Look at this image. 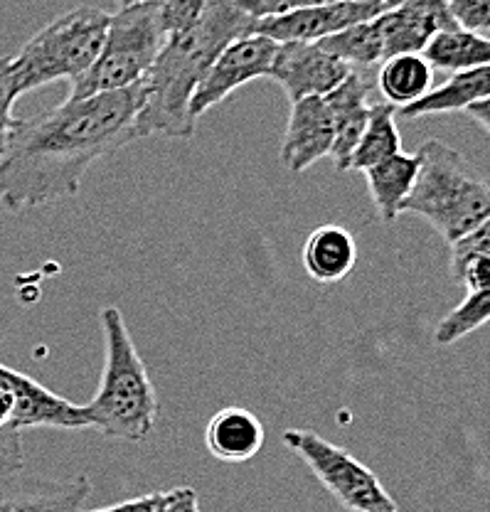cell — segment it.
<instances>
[{"instance_id":"obj_28","label":"cell","mask_w":490,"mask_h":512,"mask_svg":"<svg viewBox=\"0 0 490 512\" xmlns=\"http://www.w3.org/2000/svg\"><path fill=\"white\" fill-rule=\"evenodd\" d=\"M451 18L461 30L490 32V0H446Z\"/></svg>"},{"instance_id":"obj_5","label":"cell","mask_w":490,"mask_h":512,"mask_svg":"<svg viewBox=\"0 0 490 512\" xmlns=\"http://www.w3.org/2000/svg\"><path fill=\"white\" fill-rule=\"evenodd\" d=\"M111 13L79 5L35 32L23 50L10 57L15 92L18 96L67 79L77 82L97 62L109 30Z\"/></svg>"},{"instance_id":"obj_11","label":"cell","mask_w":490,"mask_h":512,"mask_svg":"<svg viewBox=\"0 0 490 512\" xmlns=\"http://www.w3.org/2000/svg\"><path fill=\"white\" fill-rule=\"evenodd\" d=\"M353 69L328 55L318 42H281L271 62L269 79L284 89L291 104L308 96H326Z\"/></svg>"},{"instance_id":"obj_33","label":"cell","mask_w":490,"mask_h":512,"mask_svg":"<svg viewBox=\"0 0 490 512\" xmlns=\"http://www.w3.org/2000/svg\"><path fill=\"white\" fill-rule=\"evenodd\" d=\"M466 114H468V119L476 121V124L481 126L483 131L490 133V99H486V101H478V104L468 106Z\"/></svg>"},{"instance_id":"obj_9","label":"cell","mask_w":490,"mask_h":512,"mask_svg":"<svg viewBox=\"0 0 490 512\" xmlns=\"http://www.w3.org/2000/svg\"><path fill=\"white\" fill-rule=\"evenodd\" d=\"M390 5L385 0H340V3L318 5V8L296 10L289 15L254 20L249 35H262L281 42H321L330 35L377 18Z\"/></svg>"},{"instance_id":"obj_20","label":"cell","mask_w":490,"mask_h":512,"mask_svg":"<svg viewBox=\"0 0 490 512\" xmlns=\"http://www.w3.org/2000/svg\"><path fill=\"white\" fill-rule=\"evenodd\" d=\"M402 153V136L397 128V106L387 104V101H377L370 104V116H367V126L362 131L360 143L355 146L353 156H350L348 170L355 173H365V170L375 168L382 160Z\"/></svg>"},{"instance_id":"obj_16","label":"cell","mask_w":490,"mask_h":512,"mask_svg":"<svg viewBox=\"0 0 490 512\" xmlns=\"http://www.w3.org/2000/svg\"><path fill=\"white\" fill-rule=\"evenodd\" d=\"M266 441L259 416L244 407H225L210 419L205 429V446L217 461L244 463L262 451Z\"/></svg>"},{"instance_id":"obj_24","label":"cell","mask_w":490,"mask_h":512,"mask_svg":"<svg viewBox=\"0 0 490 512\" xmlns=\"http://www.w3.org/2000/svg\"><path fill=\"white\" fill-rule=\"evenodd\" d=\"M486 323H490V288L463 298L454 311L436 325L434 340L436 345H454Z\"/></svg>"},{"instance_id":"obj_17","label":"cell","mask_w":490,"mask_h":512,"mask_svg":"<svg viewBox=\"0 0 490 512\" xmlns=\"http://www.w3.org/2000/svg\"><path fill=\"white\" fill-rule=\"evenodd\" d=\"M301 261L306 274L318 284H340L358 264V244L345 227L326 224L308 234Z\"/></svg>"},{"instance_id":"obj_10","label":"cell","mask_w":490,"mask_h":512,"mask_svg":"<svg viewBox=\"0 0 490 512\" xmlns=\"http://www.w3.org/2000/svg\"><path fill=\"white\" fill-rule=\"evenodd\" d=\"M0 387L10 394L13 402V429H62V431H82L92 429L87 409L82 404H74L60 397L45 384L35 382L25 372L0 362Z\"/></svg>"},{"instance_id":"obj_27","label":"cell","mask_w":490,"mask_h":512,"mask_svg":"<svg viewBox=\"0 0 490 512\" xmlns=\"http://www.w3.org/2000/svg\"><path fill=\"white\" fill-rule=\"evenodd\" d=\"M237 3L249 18L262 20V18H276V15L296 13V10L318 8V5L340 3V0H237Z\"/></svg>"},{"instance_id":"obj_18","label":"cell","mask_w":490,"mask_h":512,"mask_svg":"<svg viewBox=\"0 0 490 512\" xmlns=\"http://www.w3.org/2000/svg\"><path fill=\"white\" fill-rule=\"evenodd\" d=\"M486 99H490V64L451 74L449 82L431 89L417 104L399 109L397 116H402V119H424V116L434 114H454V111H466L468 106Z\"/></svg>"},{"instance_id":"obj_4","label":"cell","mask_w":490,"mask_h":512,"mask_svg":"<svg viewBox=\"0 0 490 512\" xmlns=\"http://www.w3.org/2000/svg\"><path fill=\"white\" fill-rule=\"evenodd\" d=\"M419 175L404 212L429 222L446 244H456L490 217V185L456 148L429 138L417 151Z\"/></svg>"},{"instance_id":"obj_23","label":"cell","mask_w":490,"mask_h":512,"mask_svg":"<svg viewBox=\"0 0 490 512\" xmlns=\"http://www.w3.org/2000/svg\"><path fill=\"white\" fill-rule=\"evenodd\" d=\"M318 45H321L328 55L338 57L340 62L348 64L350 69L375 67V64L385 62L380 37H377L375 23H372V20L353 25V28L338 32V35H330L326 40L318 42Z\"/></svg>"},{"instance_id":"obj_25","label":"cell","mask_w":490,"mask_h":512,"mask_svg":"<svg viewBox=\"0 0 490 512\" xmlns=\"http://www.w3.org/2000/svg\"><path fill=\"white\" fill-rule=\"evenodd\" d=\"M210 0H156L165 35H183L193 30Z\"/></svg>"},{"instance_id":"obj_35","label":"cell","mask_w":490,"mask_h":512,"mask_svg":"<svg viewBox=\"0 0 490 512\" xmlns=\"http://www.w3.org/2000/svg\"><path fill=\"white\" fill-rule=\"evenodd\" d=\"M385 3H387V5H390V8H392V5H397V3H399V0H385Z\"/></svg>"},{"instance_id":"obj_15","label":"cell","mask_w":490,"mask_h":512,"mask_svg":"<svg viewBox=\"0 0 490 512\" xmlns=\"http://www.w3.org/2000/svg\"><path fill=\"white\" fill-rule=\"evenodd\" d=\"M370 92L372 84L360 69H353L333 92L323 96L333 116L335 128V143H333V158L335 168L343 173L348 170L350 156H353L355 146L360 143L362 131L367 126V116H370Z\"/></svg>"},{"instance_id":"obj_2","label":"cell","mask_w":490,"mask_h":512,"mask_svg":"<svg viewBox=\"0 0 490 512\" xmlns=\"http://www.w3.org/2000/svg\"><path fill=\"white\" fill-rule=\"evenodd\" d=\"M254 20L237 0H210L193 30L170 35L151 72L143 79V106L136 119V141L165 136L188 141L197 121L190 116V99L202 77L227 45L249 35Z\"/></svg>"},{"instance_id":"obj_29","label":"cell","mask_w":490,"mask_h":512,"mask_svg":"<svg viewBox=\"0 0 490 512\" xmlns=\"http://www.w3.org/2000/svg\"><path fill=\"white\" fill-rule=\"evenodd\" d=\"M25 468L23 431L5 429L0 431V485L20 476Z\"/></svg>"},{"instance_id":"obj_14","label":"cell","mask_w":490,"mask_h":512,"mask_svg":"<svg viewBox=\"0 0 490 512\" xmlns=\"http://www.w3.org/2000/svg\"><path fill=\"white\" fill-rule=\"evenodd\" d=\"M89 493V476L55 480L20 473L0 485V512H79Z\"/></svg>"},{"instance_id":"obj_22","label":"cell","mask_w":490,"mask_h":512,"mask_svg":"<svg viewBox=\"0 0 490 512\" xmlns=\"http://www.w3.org/2000/svg\"><path fill=\"white\" fill-rule=\"evenodd\" d=\"M422 55L431 69L454 74L466 72V69L490 64V37L461 28L444 30L431 37Z\"/></svg>"},{"instance_id":"obj_30","label":"cell","mask_w":490,"mask_h":512,"mask_svg":"<svg viewBox=\"0 0 490 512\" xmlns=\"http://www.w3.org/2000/svg\"><path fill=\"white\" fill-rule=\"evenodd\" d=\"M165 508V490H156V493L138 495V498L121 500L116 505H106V508L97 510H79V512H163Z\"/></svg>"},{"instance_id":"obj_32","label":"cell","mask_w":490,"mask_h":512,"mask_svg":"<svg viewBox=\"0 0 490 512\" xmlns=\"http://www.w3.org/2000/svg\"><path fill=\"white\" fill-rule=\"evenodd\" d=\"M163 512H200V498L195 488L165 490Z\"/></svg>"},{"instance_id":"obj_31","label":"cell","mask_w":490,"mask_h":512,"mask_svg":"<svg viewBox=\"0 0 490 512\" xmlns=\"http://www.w3.org/2000/svg\"><path fill=\"white\" fill-rule=\"evenodd\" d=\"M466 254H490V217L456 244H451V259Z\"/></svg>"},{"instance_id":"obj_6","label":"cell","mask_w":490,"mask_h":512,"mask_svg":"<svg viewBox=\"0 0 490 512\" xmlns=\"http://www.w3.org/2000/svg\"><path fill=\"white\" fill-rule=\"evenodd\" d=\"M165 40L168 35L163 32L156 3L121 8L111 15L97 62L72 84L67 99H87L141 84L161 55Z\"/></svg>"},{"instance_id":"obj_13","label":"cell","mask_w":490,"mask_h":512,"mask_svg":"<svg viewBox=\"0 0 490 512\" xmlns=\"http://www.w3.org/2000/svg\"><path fill=\"white\" fill-rule=\"evenodd\" d=\"M335 128L333 116L323 96H308V99L291 104L289 124H286L284 143H281V165L289 173L301 175L318 160L333 153Z\"/></svg>"},{"instance_id":"obj_19","label":"cell","mask_w":490,"mask_h":512,"mask_svg":"<svg viewBox=\"0 0 490 512\" xmlns=\"http://www.w3.org/2000/svg\"><path fill=\"white\" fill-rule=\"evenodd\" d=\"M419 175V156L417 153H397V156L382 160L375 168L365 170L367 190H370L372 202H375L380 220L385 224H394L402 215V207L407 202L409 192Z\"/></svg>"},{"instance_id":"obj_34","label":"cell","mask_w":490,"mask_h":512,"mask_svg":"<svg viewBox=\"0 0 490 512\" xmlns=\"http://www.w3.org/2000/svg\"><path fill=\"white\" fill-rule=\"evenodd\" d=\"M116 5L121 8H133V5H143V3H156V0H114Z\"/></svg>"},{"instance_id":"obj_21","label":"cell","mask_w":490,"mask_h":512,"mask_svg":"<svg viewBox=\"0 0 490 512\" xmlns=\"http://www.w3.org/2000/svg\"><path fill=\"white\" fill-rule=\"evenodd\" d=\"M377 87L387 104L404 109L417 104L434 89V69L424 60V55H399L382 62Z\"/></svg>"},{"instance_id":"obj_26","label":"cell","mask_w":490,"mask_h":512,"mask_svg":"<svg viewBox=\"0 0 490 512\" xmlns=\"http://www.w3.org/2000/svg\"><path fill=\"white\" fill-rule=\"evenodd\" d=\"M20 96L15 92L13 72H10V57H0V158L8 153L10 138L15 131L13 106Z\"/></svg>"},{"instance_id":"obj_12","label":"cell","mask_w":490,"mask_h":512,"mask_svg":"<svg viewBox=\"0 0 490 512\" xmlns=\"http://www.w3.org/2000/svg\"><path fill=\"white\" fill-rule=\"evenodd\" d=\"M372 23L380 37L385 62L399 55H422L431 37L458 28L446 0H399L372 18Z\"/></svg>"},{"instance_id":"obj_8","label":"cell","mask_w":490,"mask_h":512,"mask_svg":"<svg viewBox=\"0 0 490 512\" xmlns=\"http://www.w3.org/2000/svg\"><path fill=\"white\" fill-rule=\"evenodd\" d=\"M276 42L262 35H244L217 55L190 99V116L202 119L210 109L254 79L269 77L276 55Z\"/></svg>"},{"instance_id":"obj_7","label":"cell","mask_w":490,"mask_h":512,"mask_svg":"<svg viewBox=\"0 0 490 512\" xmlns=\"http://www.w3.org/2000/svg\"><path fill=\"white\" fill-rule=\"evenodd\" d=\"M281 441L348 512H399L380 478L350 451L308 429H286Z\"/></svg>"},{"instance_id":"obj_3","label":"cell","mask_w":490,"mask_h":512,"mask_svg":"<svg viewBox=\"0 0 490 512\" xmlns=\"http://www.w3.org/2000/svg\"><path fill=\"white\" fill-rule=\"evenodd\" d=\"M104 333V370L97 394L84 404L92 429L109 439L138 444L153 434L158 421V394L148 375L146 362L138 355L124 316L116 306L101 308Z\"/></svg>"},{"instance_id":"obj_1","label":"cell","mask_w":490,"mask_h":512,"mask_svg":"<svg viewBox=\"0 0 490 512\" xmlns=\"http://www.w3.org/2000/svg\"><path fill=\"white\" fill-rule=\"evenodd\" d=\"M143 84L121 92L65 99L35 119L15 121L0 158V207L28 212L74 197L87 170L136 141Z\"/></svg>"}]
</instances>
